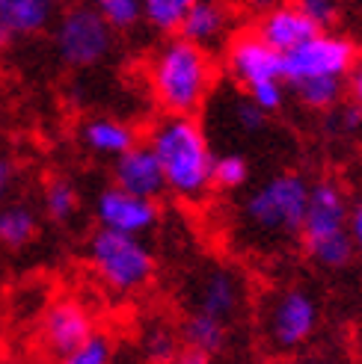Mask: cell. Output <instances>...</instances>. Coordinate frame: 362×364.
<instances>
[{
    "label": "cell",
    "mask_w": 362,
    "mask_h": 364,
    "mask_svg": "<svg viewBox=\"0 0 362 364\" xmlns=\"http://www.w3.org/2000/svg\"><path fill=\"white\" fill-rule=\"evenodd\" d=\"M249 181V163L241 154H223L214 157L211 169V184L220 190H241Z\"/></svg>",
    "instance_id": "cell-24"
},
{
    "label": "cell",
    "mask_w": 362,
    "mask_h": 364,
    "mask_svg": "<svg viewBox=\"0 0 362 364\" xmlns=\"http://www.w3.org/2000/svg\"><path fill=\"white\" fill-rule=\"evenodd\" d=\"M309 187L312 184H306V178L291 172L264 181L247 196L241 208L244 223L262 237H294L303 231Z\"/></svg>",
    "instance_id": "cell-5"
},
{
    "label": "cell",
    "mask_w": 362,
    "mask_h": 364,
    "mask_svg": "<svg viewBox=\"0 0 362 364\" xmlns=\"http://www.w3.org/2000/svg\"><path fill=\"white\" fill-rule=\"evenodd\" d=\"M297 6L309 15L318 30H330L338 18V0H297Z\"/></svg>",
    "instance_id": "cell-28"
},
{
    "label": "cell",
    "mask_w": 362,
    "mask_h": 364,
    "mask_svg": "<svg viewBox=\"0 0 362 364\" xmlns=\"http://www.w3.org/2000/svg\"><path fill=\"white\" fill-rule=\"evenodd\" d=\"M9 181H12V166L9 163L0 157V198L6 196V190H9Z\"/></svg>",
    "instance_id": "cell-32"
},
{
    "label": "cell",
    "mask_w": 362,
    "mask_h": 364,
    "mask_svg": "<svg viewBox=\"0 0 362 364\" xmlns=\"http://www.w3.org/2000/svg\"><path fill=\"white\" fill-rule=\"evenodd\" d=\"M229 71L247 89L264 80H285V53L267 45L259 33L241 36L229 48Z\"/></svg>",
    "instance_id": "cell-10"
},
{
    "label": "cell",
    "mask_w": 362,
    "mask_h": 364,
    "mask_svg": "<svg viewBox=\"0 0 362 364\" xmlns=\"http://www.w3.org/2000/svg\"><path fill=\"white\" fill-rule=\"evenodd\" d=\"M81 142L86 151H93L95 157H119L122 151H128L131 145H137V134L128 122L113 119V116H95L83 122L81 127Z\"/></svg>",
    "instance_id": "cell-15"
},
{
    "label": "cell",
    "mask_w": 362,
    "mask_h": 364,
    "mask_svg": "<svg viewBox=\"0 0 362 364\" xmlns=\"http://www.w3.org/2000/svg\"><path fill=\"white\" fill-rule=\"evenodd\" d=\"M356 63V48L345 36L327 30H315L297 48L285 50V83H297L306 77H348Z\"/></svg>",
    "instance_id": "cell-7"
},
{
    "label": "cell",
    "mask_w": 362,
    "mask_h": 364,
    "mask_svg": "<svg viewBox=\"0 0 362 364\" xmlns=\"http://www.w3.org/2000/svg\"><path fill=\"white\" fill-rule=\"evenodd\" d=\"M226 27H229V15H226V9L220 4H217V0H196L178 33L185 36V39L208 48L214 42H220V36L226 33Z\"/></svg>",
    "instance_id": "cell-16"
},
{
    "label": "cell",
    "mask_w": 362,
    "mask_h": 364,
    "mask_svg": "<svg viewBox=\"0 0 362 364\" xmlns=\"http://www.w3.org/2000/svg\"><path fill=\"white\" fill-rule=\"evenodd\" d=\"M318 302L306 290H282L270 299L264 332L276 350H297L318 329Z\"/></svg>",
    "instance_id": "cell-8"
},
{
    "label": "cell",
    "mask_w": 362,
    "mask_h": 364,
    "mask_svg": "<svg viewBox=\"0 0 362 364\" xmlns=\"http://www.w3.org/2000/svg\"><path fill=\"white\" fill-rule=\"evenodd\" d=\"M93 332H95L93 314H89L78 299L53 302L45 311V317H42V343H45V350L53 353V355H60L63 361L83 338H89Z\"/></svg>",
    "instance_id": "cell-11"
},
{
    "label": "cell",
    "mask_w": 362,
    "mask_h": 364,
    "mask_svg": "<svg viewBox=\"0 0 362 364\" xmlns=\"http://www.w3.org/2000/svg\"><path fill=\"white\" fill-rule=\"evenodd\" d=\"M294 86V95L312 107V110H330L341 101L345 95V77H336V75H324V77H306L291 83Z\"/></svg>",
    "instance_id": "cell-20"
},
{
    "label": "cell",
    "mask_w": 362,
    "mask_h": 364,
    "mask_svg": "<svg viewBox=\"0 0 362 364\" xmlns=\"http://www.w3.org/2000/svg\"><path fill=\"white\" fill-rule=\"evenodd\" d=\"M39 220L33 208L27 205H0V246L6 249H24L36 240Z\"/></svg>",
    "instance_id": "cell-19"
},
{
    "label": "cell",
    "mask_w": 362,
    "mask_h": 364,
    "mask_svg": "<svg viewBox=\"0 0 362 364\" xmlns=\"http://www.w3.org/2000/svg\"><path fill=\"white\" fill-rule=\"evenodd\" d=\"M196 0H143V21L157 33H178Z\"/></svg>",
    "instance_id": "cell-21"
},
{
    "label": "cell",
    "mask_w": 362,
    "mask_h": 364,
    "mask_svg": "<svg viewBox=\"0 0 362 364\" xmlns=\"http://www.w3.org/2000/svg\"><path fill=\"white\" fill-rule=\"evenodd\" d=\"M146 353L149 358H170L175 353V338L167 329H155L146 338Z\"/></svg>",
    "instance_id": "cell-29"
},
{
    "label": "cell",
    "mask_w": 362,
    "mask_h": 364,
    "mask_svg": "<svg viewBox=\"0 0 362 364\" xmlns=\"http://www.w3.org/2000/svg\"><path fill=\"white\" fill-rule=\"evenodd\" d=\"M351 237H353V252L362 255V205L351 210Z\"/></svg>",
    "instance_id": "cell-30"
},
{
    "label": "cell",
    "mask_w": 362,
    "mask_h": 364,
    "mask_svg": "<svg viewBox=\"0 0 362 364\" xmlns=\"http://www.w3.org/2000/svg\"><path fill=\"white\" fill-rule=\"evenodd\" d=\"M42 205H45V213L51 216L53 223H68L71 216L78 213V190H75V184L66 181V178L51 181V184L45 187Z\"/></svg>",
    "instance_id": "cell-22"
},
{
    "label": "cell",
    "mask_w": 362,
    "mask_h": 364,
    "mask_svg": "<svg viewBox=\"0 0 362 364\" xmlns=\"http://www.w3.org/2000/svg\"><path fill=\"white\" fill-rule=\"evenodd\" d=\"M57 4H66V0H57Z\"/></svg>",
    "instance_id": "cell-36"
},
{
    "label": "cell",
    "mask_w": 362,
    "mask_h": 364,
    "mask_svg": "<svg viewBox=\"0 0 362 364\" xmlns=\"http://www.w3.org/2000/svg\"><path fill=\"white\" fill-rule=\"evenodd\" d=\"M113 27L89 6H68L53 27V50L68 68H93L113 50Z\"/></svg>",
    "instance_id": "cell-6"
},
{
    "label": "cell",
    "mask_w": 362,
    "mask_h": 364,
    "mask_svg": "<svg viewBox=\"0 0 362 364\" xmlns=\"http://www.w3.org/2000/svg\"><path fill=\"white\" fill-rule=\"evenodd\" d=\"M303 243L318 267L341 269L353 255L351 205L333 181H318L309 187V205L303 220Z\"/></svg>",
    "instance_id": "cell-3"
},
{
    "label": "cell",
    "mask_w": 362,
    "mask_h": 364,
    "mask_svg": "<svg viewBox=\"0 0 362 364\" xmlns=\"http://www.w3.org/2000/svg\"><path fill=\"white\" fill-rule=\"evenodd\" d=\"M57 0H6L0 6V18L15 30V36H36L42 33L57 12Z\"/></svg>",
    "instance_id": "cell-17"
},
{
    "label": "cell",
    "mask_w": 362,
    "mask_h": 364,
    "mask_svg": "<svg viewBox=\"0 0 362 364\" xmlns=\"http://www.w3.org/2000/svg\"><path fill=\"white\" fill-rule=\"evenodd\" d=\"M89 267L113 294H137L155 279V255L137 234L98 228L86 246Z\"/></svg>",
    "instance_id": "cell-4"
},
{
    "label": "cell",
    "mask_w": 362,
    "mask_h": 364,
    "mask_svg": "<svg viewBox=\"0 0 362 364\" xmlns=\"http://www.w3.org/2000/svg\"><path fill=\"white\" fill-rule=\"evenodd\" d=\"M214 83V65L202 45L185 36L170 39L149 63V86L164 113L193 116L205 104Z\"/></svg>",
    "instance_id": "cell-2"
},
{
    "label": "cell",
    "mask_w": 362,
    "mask_h": 364,
    "mask_svg": "<svg viewBox=\"0 0 362 364\" xmlns=\"http://www.w3.org/2000/svg\"><path fill=\"white\" fill-rule=\"evenodd\" d=\"M247 95L270 116V113H276L279 107L285 104V80H264V83H256V86L247 89Z\"/></svg>",
    "instance_id": "cell-26"
},
{
    "label": "cell",
    "mask_w": 362,
    "mask_h": 364,
    "mask_svg": "<svg viewBox=\"0 0 362 364\" xmlns=\"http://www.w3.org/2000/svg\"><path fill=\"white\" fill-rule=\"evenodd\" d=\"M226 326L223 320H217L211 314H202V311H193L181 329V338L190 347V355H199V358H208L214 353H220L226 347Z\"/></svg>",
    "instance_id": "cell-18"
},
{
    "label": "cell",
    "mask_w": 362,
    "mask_h": 364,
    "mask_svg": "<svg viewBox=\"0 0 362 364\" xmlns=\"http://www.w3.org/2000/svg\"><path fill=\"white\" fill-rule=\"evenodd\" d=\"M4 4H6V0H0V6H4Z\"/></svg>",
    "instance_id": "cell-35"
},
{
    "label": "cell",
    "mask_w": 362,
    "mask_h": 364,
    "mask_svg": "<svg viewBox=\"0 0 362 364\" xmlns=\"http://www.w3.org/2000/svg\"><path fill=\"white\" fill-rule=\"evenodd\" d=\"M315 30L318 27L309 21V15H306L297 4L270 6L267 12H262V21H259V36L267 45H274L276 50H282V53L297 48L300 42H306Z\"/></svg>",
    "instance_id": "cell-14"
},
{
    "label": "cell",
    "mask_w": 362,
    "mask_h": 364,
    "mask_svg": "<svg viewBox=\"0 0 362 364\" xmlns=\"http://www.w3.org/2000/svg\"><path fill=\"white\" fill-rule=\"evenodd\" d=\"M89 6L113 30H131L143 18V0H89Z\"/></svg>",
    "instance_id": "cell-23"
},
{
    "label": "cell",
    "mask_w": 362,
    "mask_h": 364,
    "mask_svg": "<svg viewBox=\"0 0 362 364\" xmlns=\"http://www.w3.org/2000/svg\"><path fill=\"white\" fill-rule=\"evenodd\" d=\"M113 184L137 196H149V198H157L160 193H167L164 166H160V160L149 142L146 145L137 142L128 151L113 157Z\"/></svg>",
    "instance_id": "cell-13"
},
{
    "label": "cell",
    "mask_w": 362,
    "mask_h": 364,
    "mask_svg": "<svg viewBox=\"0 0 362 364\" xmlns=\"http://www.w3.org/2000/svg\"><path fill=\"white\" fill-rule=\"evenodd\" d=\"M249 4L256 6V9H262V12H267L270 6H276V0H249Z\"/></svg>",
    "instance_id": "cell-34"
},
{
    "label": "cell",
    "mask_w": 362,
    "mask_h": 364,
    "mask_svg": "<svg viewBox=\"0 0 362 364\" xmlns=\"http://www.w3.org/2000/svg\"><path fill=\"white\" fill-rule=\"evenodd\" d=\"M244 296L247 294H244V282L238 272H232L226 267H211L193 284V311H202L223 323H232L241 314Z\"/></svg>",
    "instance_id": "cell-12"
},
{
    "label": "cell",
    "mask_w": 362,
    "mask_h": 364,
    "mask_svg": "<svg viewBox=\"0 0 362 364\" xmlns=\"http://www.w3.org/2000/svg\"><path fill=\"white\" fill-rule=\"evenodd\" d=\"M149 145L155 149L160 166H164L167 190L175 193L185 202H199L214 184V151L211 142L193 116L167 113L164 122L155 124L149 136Z\"/></svg>",
    "instance_id": "cell-1"
},
{
    "label": "cell",
    "mask_w": 362,
    "mask_h": 364,
    "mask_svg": "<svg viewBox=\"0 0 362 364\" xmlns=\"http://www.w3.org/2000/svg\"><path fill=\"white\" fill-rule=\"evenodd\" d=\"M15 39H18L15 30H12V27L4 21V18H0V50H6V48L15 42Z\"/></svg>",
    "instance_id": "cell-33"
},
{
    "label": "cell",
    "mask_w": 362,
    "mask_h": 364,
    "mask_svg": "<svg viewBox=\"0 0 362 364\" xmlns=\"http://www.w3.org/2000/svg\"><path fill=\"white\" fill-rule=\"evenodd\" d=\"M95 220L98 228H110V231H122V234H149L157 220H160V208L157 198L149 196H137L122 187H107L98 193L95 198Z\"/></svg>",
    "instance_id": "cell-9"
},
{
    "label": "cell",
    "mask_w": 362,
    "mask_h": 364,
    "mask_svg": "<svg viewBox=\"0 0 362 364\" xmlns=\"http://www.w3.org/2000/svg\"><path fill=\"white\" fill-rule=\"evenodd\" d=\"M66 361L68 364H110L113 361V343L107 335L93 332L66 355Z\"/></svg>",
    "instance_id": "cell-25"
},
{
    "label": "cell",
    "mask_w": 362,
    "mask_h": 364,
    "mask_svg": "<svg viewBox=\"0 0 362 364\" xmlns=\"http://www.w3.org/2000/svg\"><path fill=\"white\" fill-rule=\"evenodd\" d=\"M351 95H353V104L362 107V60H356L351 68Z\"/></svg>",
    "instance_id": "cell-31"
},
{
    "label": "cell",
    "mask_w": 362,
    "mask_h": 364,
    "mask_svg": "<svg viewBox=\"0 0 362 364\" xmlns=\"http://www.w3.org/2000/svg\"><path fill=\"white\" fill-rule=\"evenodd\" d=\"M232 119H234V124H238L244 134H259L262 127H264L267 113L247 95V98H241V101H234V107H232Z\"/></svg>",
    "instance_id": "cell-27"
}]
</instances>
